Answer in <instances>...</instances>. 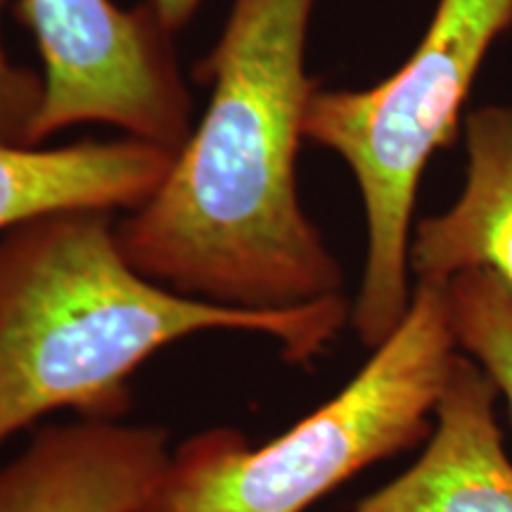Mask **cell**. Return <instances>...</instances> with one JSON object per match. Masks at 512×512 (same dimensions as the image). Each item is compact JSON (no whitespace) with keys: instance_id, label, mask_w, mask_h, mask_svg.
I'll return each mask as SVG.
<instances>
[{"instance_id":"obj_1","label":"cell","mask_w":512,"mask_h":512,"mask_svg":"<svg viewBox=\"0 0 512 512\" xmlns=\"http://www.w3.org/2000/svg\"><path fill=\"white\" fill-rule=\"evenodd\" d=\"M318 0H230L200 67V126L143 207L117 221L128 264L185 297L283 311L344 297V273L299 200L297 159L318 81L306 41Z\"/></svg>"},{"instance_id":"obj_2","label":"cell","mask_w":512,"mask_h":512,"mask_svg":"<svg viewBox=\"0 0 512 512\" xmlns=\"http://www.w3.org/2000/svg\"><path fill=\"white\" fill-rule=\"evenodd\" d=\"M349 320L344 297L247 311L169 290L128 264L112 211L19 223L0 235V448L55 413L124 420L136 370L188 337L261 335L309 366Z\"/></svg>"},{"instance_id":"obj_3","label":"cell","mask_w":512,"mask_h":512,"mask_svg":"<svg viewBox=\"0 0 512 512\" xmlns=\"http://www.w3.org/2000/svg\"><path fill=\"white\" fill-rule=\"evenodd\" d=\"M458 354L446 283H413L399 328L290 430L252 446L216 427L178 444L155 512H306L366 467L430 439Z\"/></svg>"},{"instance_id":"obj_4","label":"cell","mask_w":512,"mask_h":512,"mask_svg":"<svg viewBox=\"0 0 512 512\" xmlns=\"http://www.w3.org/2000/svg\"><path fill=\"white\" fill-rule=\"evenodd\" d=\"M510 27L512 0H439L392 76L361 91L318 88L311 98L304 138L342 157L366 209V268L349 320L363 347H380L406 318L420 178L456 138L482 62Z\"/></svg>"},{"instance_id":"obj_5","label":"cell","mask_w":512,"mask_h":512,"mask_svg":"<svg viewBox=\"0 0 512 512\" xmlns=\"http://www.w3.org/2000/svg\"><path fill=\"white\" fill-rule=\"evenodd\" d=\"M43 62L36 143L62 128L107 124L178 152L192 131V98L171 31L152 3L124 10L112 0H22Z\"/></svg>"},{"instance_id":"obj_6","label":"cell","mask_w":512,"mask_h":512,"mask_svg":"<svg viewBox=\"0 0 512 512\" xmlns=\"http://www.w3.org/2000/svg\"><path fill=\"white\" fill-rule=\"evenodd\" d=\"M171 451L155 425H48L0 465V512H155Z\"/></svg>"},{"instance_id":"obj_7","label":"cell","mask_w":512,"mask_h":512,"mask_svg":"<svg viewBox=\"0 0 512 512\" xmlns=\"http://www.w3.org/2000/svg\"><path fill=\"white\" fill-rule=\"evenodd\" d=\"M498 389L458 354L425 451L349 512H512V463L496 422Z\"/></svg>"},{"instance_id":"obj_8","label":"cell","mask_w":512,"mask_h":512,"mask_svg":"<svg viewBox=\"0 0 512 512\" xmlns=\"http://www.w3.org/2000/svg\"><path fill=\"white\" fill-rule=\"evenodd\" d=\"M176 152L138 138L81 140L62 147L0 145V235L48 214L143 207Z\"/></svg>"},{"instance_id":"obj_9","label":"cell","mask_w":512,"mask_h":512,"mask_svg":"<svg viewBox=\"0 0 512 512\" xmlns=\"http://www.w3.org/2000/svg\"><path fill=\"white\" fill-rule=\"evenodd\" d=\"M463 192L413 230L415 283H448L486 271L512 287V105H484L465 119Z\"/></svg>"},{"instance_id":"obj_10","label":"cell","mask_w":512,"mask_h":512,"mask_svg":"<svg viewBox=\"0 0 512 512\" xmlns=\"http://www.w3.org/2000/svg\"><path fill=\"white\" fill-rule=\"evenodd\" d=\"M448 318L458 349L489 375L512 413V287L486 271L446 283Z\"/></svg>"},{"instance_id":"obj_11","label":"cell","mask_w":512,"mask_h":512,"mask_svg":"<svg viewBox=\"0 0 512 512\" xmlns=\"http://www.w3.org/2000/svg\"><path fill=\"white\" fill-rule=\"evenodd\" d=\"M8 0H0V15ZM43 76L12 62L0 34V145L36 147L38 117L43 110Z\"/></svg>"},{"instance_id":"obj_12","label":"cell","mask_w":512,"mask_h":512,"mask_svg":"<svg viewBox=\"0 0 512 512\" xmlns=\"http://www.w3.org/2000/svg\"><path fill=\"white\" fill-rule=\"evenodd\" d=\"M152 8L157 10L159 19L171 34H176L178 29H183L185 24L195 17V12L200 10L204 0H150Z\"/></svg>"}]
</instances>
